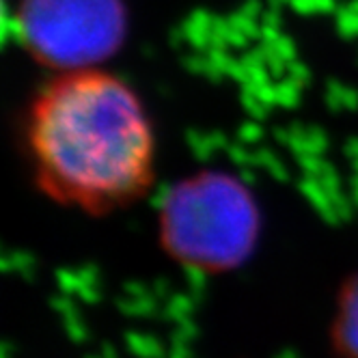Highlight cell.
Returning a JSON list of instances; mask_svg holds the SVG:
<instances>
[{
    "mask_svg": "<svg viewBox=\"0 0 358 358\" xmlns=\"http://www.w3.org/2000/svg\"><path fill=\"white\" fill-rule=\"evenodd\" d=\"M27 153L45 196L110 214L153 184L156 136L138 93L104 67L61 71L27 113Z\"/></svg>",
    "mask_w": 358,
    "mask_h": 358,
    "instance_id": "cell-1",
    "label": "cell"
},
{
    "mask_svg": "<svg viewBox=\"0 0 358 358\" xmlns=\"http://www.w3.org/2000/svg\"><path fill=\"white\" fill-rule=\"evenodd\" d=\"M335 348L345 358H358V278L348 285L332 328Z\"/></svg>",
    "mask_w": 358,
    "mask_h": 358,
    "instance_id": "cell-4",
    "label": "cell"
},
{
    "mask_svg": "<svg viewBox=\"0 0 358 358\" xmlns=\"http://www.w3.org/2000/svg\"><path fill=\"white\" fill-rule=\"evenodd\" d=\"M7 27H9V13L5 7V0H0V41H3V37L7 33Z\"/></svg>",
    "mask_w": 358,
    "mask_h": 358,
    "instance_id": "cell-5",
    "label": "cell"
},
{
    "mask_svg": "<svg viewBox=\"0 0 358 358\" xmlns=\"http://www.w3.org/2000/svg\"><path fill=\"white\" fill-rule=\"evenodd\" d=\"M123 0H22L15 31L27 52L61 71L101 67L123 45Z\"/></svg>",
    "mask_w": 358,
    "mask_h": 358,
    "instance_id": "cell-3",
    "label": "cell"
},
{
    "mask_svg": "<svg viewBox=\"0 0 358 358\" xmlns=\"http://www.w3.org/2000/svg\"><path fill=\"white\" fill-rule=\"evenodd\" d=\"M257 234V212L246 192L227 179H196L175 188L162 214L169 250L196 268L238 264Z\"/></svg>",
    "mask_w": 358,
    "mask_h": 358,
    "instance_id": "cell-2",
    "label": "cell"
}]
</instances>
